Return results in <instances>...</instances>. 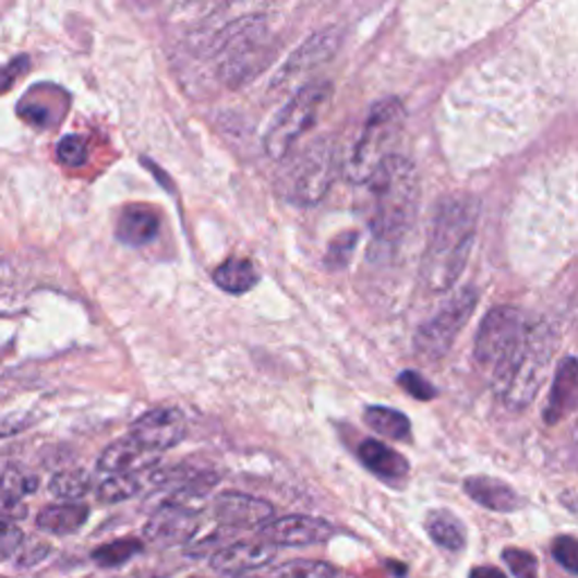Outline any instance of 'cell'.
<instances>
[{
	"label": "cell",
	"instance_id": "cell-1",
	"mask_svg": "<svg viewBox=\"0 0 578 578\" xmlns=\"http://www.w3.org/2000/svg\"><path fill=\"white\" fill-rule=\"evenodd\" d=\"M477 231V204L466 195L438 202L421 263V278L430 292H447L461 278Z\"/></svg>",
	"mask_w": 578,
	"mask_h": 578
},
{
	"label": "cell",
	"instance_id": "cell-2",
	"mask_svg": "<svg viewBox=\"0 0 578 578\" xmlns=\"http://www.w3.org/2000/svg\"><path fill=\"white\" fill-rule=\"evenodd\" d=\"M369 185V227L375 240L396 244L419 213L421 181L411 160L392 156L366 183Z\"/></svg>",
	"mask_w": 578,
	"mask_h": 578
},
{
	"label": "cell",
	"instance_id": "cell-3",
	"mask_svg": "<svg viewBox=\"0 0 578 578\" xmlns=\"http://www.w3.org/2000/svg\"><path fill=\"white\" fill-rule=\"evenodd\" d=\"M554 346L556 337L547 324L527 321L522 337L493 373V389L504 407L522 411L533 402L544 375H547Z\"/></svg>",
	"mask_w": 578,
	"mask_h": 578
},
{
	"label": "cell",
	"instance_id": "cell-4",
	"mask_svg": "<svg viewBox=\"0 0 578 578\" xmlns=\"http://www.w3.org/2000/svg\"><path fill=\"white\" fill-rule=\"evenodd\" d=\"M402 127L405 109L400 100L384 98L371 107L362 134L346 164V177L350 183H369L371 177L396 156L394 145L402 134Z\"/></svg>",
	"mask_w": 578,
	"mask_h": 578
},
{
	"label": "cell",
	"instance_id": "cell-5",
	"mask_svg": "<svg viewBox=\"0 0 578 578\" xmlns=\"http://www.w3.org/2000/svg\"><path fill=\"white\" fill-rule=\"evenodd\" d=\"M339 172V152L330 136L310 141L278 177V190L299 206H314L328 195Z\"/></svg>",
	"mask_w": 578,
	"mask_h": 578
},
{
	"label": "cell",
	"instance_id": "cell-6",
	"mask_svg": "<svg viewBox=\"0 0 578 578\" xmlns=\"http://www.w3.org/2000/svg\"><path fill=\"white\" fill-rule=\"evenodd\" d=\"M330 98V84L328 82H310L303 88H299L292 100H289L276 120L272 122L269 132L265 136V152L274 158L280 160L285 158L297 141L310 130L316 122L321 107H324Z\"/></svg>",
	"mask_w": 578,
	"mask_h": 578
},
{
	"label": "cell",
	"instance_id": "cell-7",
	"mask_svg": "<svg viewBox=\"0 0 578 578\" xmlns=\"http://www.w3.org/2000/svg\"><path fill=\"white\" fill-rule=\"evenodd\" d=\"M477 308V292L474 289H461L453 299H447L441 310L428 318L413 337L416 356L425 362H438L447 356L457 337L461 335L468 318Z\"/></svg>",
	"mask_w": 578,
	"mask_h": 578
},
{
	"label": "cell",
	"instance_id": "cell-8",
	"mask_svg": "<svg viewBox=\"0 0 578 578\" xmlns=\"http://www.w3.org/2000/svg\"><path fill=\"white\" fill-rule=\"evenodd\" d=\"M527 326V318L520 310L516 308H493L484 321H481V326L477 330L474 337V360L477 364L495 373L502 362L508 358V352L513 350V346L518 344V339L522 337Z\"/></svg>",
	"mask_w": 578,
	"mask_h": 578
},
{
	"label": "cell",
	"instance_id": "cell-9",
	"mask_svg": "<svg viewBox=\"0 0 578 578\" xmlns=\"http://www.w3.org/2000/svg\"><path fill=\"white\" fill-rule=\"evenodd\" d=\"M185 434V416L174 407H160L143 413L130 430V436L154 455H160L166 453V449L179 445Z\"/></svg>",
	"mask_w": 578,
	"mask_h": 578
},
{
	"label": "cell",
	"instance_id": "cell-10",
	"mask_svg": "<svg viewBox=\"0 0 578 578\" xmlns=\"http://www.w3.org/2000/svg\"><path fill=\"white\" fill-rule=\"evenodd\" d=\"M200 529V513L177 502H166L152 513L145 525V538L158 547H172L195 538Z\"/></svg>",
	"mask_w": 578,
	"mask_h": 578
},
{
	"label": "cell",
	"instance_id": "cell-11",
	"mask_svg": "<svg viewBox=\"0 0 578 578\" xmlns=\"http://www.w3.org/2000/svg\"><path fill=\"white\" fill-rule=\"evenodd\" d=\"M335 535L330 522L310 516H285L276 518L261 529V540L274 547H308V544L326 542Z\"/></svg>",
	"mask_w": 578,
	"mask_h": 578
},
{
	"label": "cell",
	"instance_id": "cell-12",
	"mask_svg": "<svg viewBox=\"0 0 578 578\" xmlns=\"http://www.w3.org/2000/svg\"><path fill=\"white\" fill-rule=\"evenodd\" d=\"M339 44H341L339 29L328 27V29L316 32V35H312L292 57L287 59V63L274 80V88L278 84L289 86L297 77H303L310 71L324 67V63L333 59V55L339 50Z\"/></svg>",
	"mask_w": 578,
	"mask_h": 578
},
{
	"label": "cell",
	"instance_id": "cell-13",
	"mask_svg": "<svg viewBox=\"0 0 578 578\" xmlns=\"http://www.w3.org/2000/svg\"><path fill=\"white\" fill-rule=\"evenodd\" d=\"M215 518L229 529H263L274 520V506L267 499L244 493H221L215 504Z\"/></svg>",
	"mask_w": 578,
	"mask_h": 578
},
{
	"label": "cell",
	"instance_id": "cell-14",
	"mask_svg": "<svg viewBox=\"0 0 578 578\" xmlns=\"http://www.w3.org/2000/svg\"><path fill=\"white\" fill-rule=\"evenodd\" d=\"M276 556V547L265 540H240L210 556V565L219 574L246 576L269 565Z\"/></svg>",
	"mask_w": 578,
	"mask_h": 578
},
{
	"label": "cell",
	"instance_id": "cell-15",
	"mask_svg": "<svg viewBox=\"0 0 578 578\" xmlns=\"http://www.w3.org/2000/svg\"><path fill=\"white\" fill-rule=\"evenodd\" d=\"M160 455L149 453L132 436H124L111 443L98 459V470L107 474H134L139 470H149Z\"/></svg>",
	"mask_w": 578,
	"mask_h": 578
},
{
	"label": "cell",
	"instance_id": "cell-16",
	"mask_svg": "<svg viewBox=\"0 0 578 578\" xmlns=\"http://www.w3.org/2000/svg\"><path fill=\"white\" fill-rule=\"evenodd\" d=\"M576 405H578V360L567 358L561 362L556 371L550 400L547 407H544V421L550 425L561 423L576 409Z\"/></svg>",
	"mask_w": 578,
	"mask_h": 578
},
{
	"label": "cell",
	"instance_id": "cell-17",
	"mask_svg": "<svg viewBox=\"0 0 578 578\" xmlns=\"http://www.w3.org/2000/svg\"><path fill=\"white\" fill-rule=\"evenodd\" d=\"M463 489L477 504H481L484 508H491V510L510 513V510H518L522 506L520 495L495 477H484V474L470 477V479H466Z\"/></svg>",
	"mask_w": 578,
	"mask_h": 578
},
{
	"label": "cell",
	"instance_id": "cell-18",
	"mask_svg": "<svg viewBox=\"0 0 578 578\" xmlns=\"http://www.w3.org/2000/svg\"><path fill=\"white\" fill-rule=\"evenodd\" d=\"M158 236V217L145 206L124 208L118 224L116 238L127 246H145Z\"/></svg>",
	"mask_w": 578,
	"mask_h": 578
},
{
	"label": "cell",
	"instance_id": "cell-19",
	"mask_svg": "<svg viewBox=\"0 0 578 578\" xmlns=\"http://www.w3.org/2000/svg\"><path fill=\"white\" fill-rule=\"evenodd\" d=\"M358 455H360L362 463L373 474H377L384 481H400L409 472L407 459L402 455H398L396 449H392L389 445H384V443H380L375 438H366L360 445V453Z\"/></svg>",
	"mask_w": 578,
	"mask_h": 578
},
{
	"label": "cell",
	"instance_id": "cell-20",
	"mask_svg": "<svg viewBox=\"0 0 578 578\" xmlns=\"http://www.w3.org/2000/svg\"><path fill=\"white\" fill-rule=\"evenodd\" d=\"M88 506L80 502H63L48 506L39 513L37 527L52 535H71L80 531L88 520Z\"/></svg>",
	"mask_w": 578,
	"mask_h": 578
},
{
	"label": "cell",
	"instance_id": "cell-21",
	"mask_svg": "<svg viewBox=\"0 0 578 578\" xmlns=\"http://www.w3.org/2000/svg\"><path fill=\"white\" fill-rule=\"evenodd\" d=\"M213 280L224 289V292L244 294L261 282V274L246 258H229L215 269Z\"/></svg>",
	"mask_w": 578,
	"mask_h": 578
},
{
	"label": "cell",
	"instance_id": "cell-22",
	"mask_svg": "<svg viewBox=\"0 0 578 578\" xmlns=\"http://www.w3.org/2000/svg\"><path fill=\"white\" fill-rule=\"evenodd\" d=\"M425 529L438 547L447 552H461L466 547V527L449 510H432L425 520Z\"/></svg>",
	"mask_w": 578,
	"mask_h": 578
},
{
	"label": "cell",
	"instance_id": "cell-23",
	"mask_svg": "<svg viewBox=\"0 0 578 578\" xmlns=\"http://www.w3.org/2000/svg\"><path fill=\"white\" fill-rule=\"evenodd\" d=\"M364 421L373 432L394 438V441H405L409 438V432H411V423L407 416L389 407H369L364 411Z\"/></svg>",
	"mask_w": 578,
	"mask_h": 578
},
{
	"label": "cell",
	"instance_id": "cell-24",
	"mask_svg": "<svg viewBox=\"0 0 578 578\" xmlns=\"http://www.w3.org/2000/svg\"><path fill=\"white\" fill-rule=\"evenodd\" d=\"M143 552V542L136 540V538H120V540H113V542H107L103 544V547H98L93 552V561L98 563L100 567H118V565H124L130 558H134L136 554Z\"/></svg>",
	"mask_w": 578,
	"mask_h": 578
},
{
	"label": "cell",
	"instance_id": "cell-25",
	"mask_svg": "<svg viewBox=\"0 0 578 578\" xmlns=\"http://www.w3.org/2000/svg\"><path fill=\"white\" fill-rule=\"evenodd\" d=\"M274 578H341V571L326 561H287L274 574Z\"/></svg>",
	"mask_w": 578,
	"mask_h": 578
},
{
	"label": "cell",
	"instance_id": "cell-26",
	"mask_svg": "<svg viewBox=\"0 0 578 578\" xmlns=\"http://www.w3.org/2000/svg\"><path fill=\"white\" fill-rule=\"evenodd\" d=\"M91 491V477L84 470H63L50 479V493L67 502H75Z\"/></svg>",
	"mask_w": 578,
	"mask_h": 578
},
{
	"label": "cell",
	"instance_id": "cell-27",
	"mask_svg": "<svg viewBox=\"0 0 578 578\" xmlns=\"http://www.w3.org/2000/svg\"><path fill=\"white\" fill-rule=\"evenodd\" d=\"M141 491L139 479L134 474H109L98 486V499L103 504H118L124 499H132Z\"/></svg>",
	"mask_w": 578,
	"mask_h": 578
},
{
	"label": "cell",
	"instance_id": "cell-28",
	"mask_svg": "<svg viewBox=\"0 0 578 578\" xmlns=\"http://www.w3.org/2000/svg\"><path fill=\"white\" fill-rule=\"evenodd\" d=\"M37 491V479L27 477L16 468H8L3 474H0V493L12 497V499H23L27 493Z\"/></svg>",
	"mask_w": 578,
	"mask_h": 578
},
{
	"label": "cell",
	"instance_id": "cell-29",
	"mask_svg": "<svg viewBox=\"0 0 578 578\" xmlns=\"http://www.w3.org/2000/svg\"><path fill=\"white\" fill-rule=\"evenodd\" d=\"M57 158L61 166H69V168H80L86 164L88 158V145L82 136L71 134V136H63L57 145Z\"/></svg>",
	"mask_w": 578,
	"mask_h": 578
},
{
	"label": "cell",
	"instance_id": "cell-30",
	"mask_svg": "<svg viewBox=\"0 0 578 578\" xmlns=\"http://www.w3.org/2000/svg\"><path fill=\"white\" fill-rule=\"evenodd\" d=\"M504 563L516 578H538V558L522 550H504Z\"/></svg>",
	"mask_w": 578,
	"mask_h": 578
},
{
	"label": "cell",
	"instance_id": "cell-31",
	"mask_svg": "<svg viewBox=\"0 0 578 578\" xmlns=\"http://www.w3.org/2000/svg\"><path fill=\"white\" fill-rule=\"evenodd\" d=\"M554 558L574 576H578V540L571 535H561L552 544Z\"/></svg>",
	"mask_w": 578,
	"mask_h": 578
},
{
	"label": "cell",
	"instance_id": "cell-32",
	"mask_svg": "<svg viewBox=\"0 0 578 578\" xmlns=\"http://www.w3.org/2000/svg\"><path fill=\"white\" fill-rule=\"evenodd\" d=\"M356 244H358V233L356 231L341 233L337 240H333L330 249H328V255H326L328 267H333V269L344 267L348 263V258H350L352 249H356Z\"/></svg>",
	"mask_w": 578,
	"mask_h": 578
},
{
	"label": "cell",
	"instance_id": "cell-33",
	"mask_svg": "<svg viewBox=\"0 0 578 578\" xmlns=\"http://www.w3.org/2000/svg\"><path fill=\"white\" fill-rule=\"evenodd\" d=\"M398 384L409 396L419 398V400H432L434 394H436V389L432 387V384L425 377H421L419 373H413V371L400 373L398 375Z\"/></svg>",
	"mask_w": 578,
	"mask_h": 578
},
{
	"label": "cell",
	"instance_id": "cell-34",
	"mask_svg": "<svg viewBox=\"0 0 578 578\" xmlns=\"http://www.w3.org/2000/svg\"><path fill=\"white\" fill-rule=\"evenodd\" d=\"M23 544V533L12 522H0V556L10 558Z\"/></svg>",
	"mask_w": 578,
	"mask_h": 578
},
{
	"label": "cell",
	"instance_id": "cell-35",
	"mask_svg": "<svg viewBox=\"0 0 578 578\" xmlns=\"http://www.w3.org/2000/svg\"><path fill=\"white\" fill-rule=\"evenodd\" d=\"M27 67H29L27 57H16L12 63H8V67H0V93H5Z\"/></svg>",
	"mask_w": 578,
	"mask_h": 578
},
{
	"label": "cell",
	"instance_id": "cell-36",
	"mask_svg": "<svg viewBox=\"0 0 578 578\" xmlns=\"http://www.w3.org/2000/svg\"><path fill=\"white\" fill-rule=\"evenodd\" d=\"M25 513H27V508L23 506V502L12 499V497L0 493V522L21 520V518H25Z\"/></svg>",
	"mask_w": 578,
	"mask_h": 578
},
{
	"label": "cell",
	"instance_id": "cell-37",
	"mask_svg": "<svg viewBox=\"0 0 578 578\" xmlns=\"http://www.w3.org/2000/svg\"><path fill=\"white\" fill-rule=\"evenodd\" d=\"M470 578H506V576L495 567H474L470 571Z\"/></svg>",
	"mask_w": 578,
	"mask_h": 578
},
{
	"label": "cell",
	"instance_id": "cell-38",
	"mask_svg": "<svg viewBox=\"0 0 578 578\" xmlns=\"http://www.w3.org/2000/svg\"><path fill=\"white\" fill-rule=\"evenodd\" d=\"M574 447H576V461H578V428H576V438H574Z\"/></svg>",
	"mask_w": 578,
	"mask_h": 578
},
{
	"label": "cell",
	"instance_id": "cell-39",
	"mask_svg": "<svg viewBox=\"0 0 578 578\" xmlns=\"http://www.w3.org/2000/svg\"><path fill=\"white\" fill-rule=\"evenodd\" d=\"M244 578H263V576H244ZM269 578H274V576H269Z\"/></svg>",
	"mask_w": 578,
	"mask_h": 578
},
{
	"label": "cell",
	"instance_id": "cell-40",
	"mask_svg": "<svg viewBox=\"0 0 578 578\" xmlns=\"http://www.w3.org/2000/svg\"><path fill=\"white\" fill-rule=\"evenodd\" d=\"M0 578H3V576H0Z\"/></svg>",
	"mask_w": 578,
	"mask_h": 578
}]
</instances>
